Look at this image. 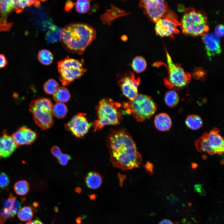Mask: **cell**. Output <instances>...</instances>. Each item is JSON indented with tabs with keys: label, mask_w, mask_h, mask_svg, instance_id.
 <instances>
[{
	"label": "cell",
	"mask_w": 224,
	"mask_h": 224,
	"mask_svg": "<svg viewBox=\"0 0 224 224\" xmlns=\"http://www.w3.org/2000/svg\"><path fill=\"white\" fill-rule=\"evenodd\" d=\"M107 145L110 161L114 167L125 170L140 167L142 156L131 136L126 129H110Z\"/></svg>",
	"instance_id": "obj_1"
},
{
	"label": "cell",
	"mask_w": 224,
	"mask_h": 224,
	"mask_svg": "<svg viewBox=\"0 0 224 224\" xmlns=\"http://www.w3.org/2000/svg\"><path fill=\"white\" fill-rule=\"evenodd\" d=\"M96 36V30L89 24L73 23L63 28L60 41L68 51L81 54Z\"/></svg>",
	"instance_id": "obj_2"
},
{
	"label": "cell",
	"mask_w": 224,
	"mask_h": 224,
	"mask_svg": "<svg viewBox=\"0 0 224 224\" xmlns=\"http://www.w3.org/2000/svg\"><path fill=\"white\" fill-rule=\"evenodd\" d=\"M121 108L120 103L110 98L101 100L96 107L97 119L91 123L94 131L100 130L106 125L119 124L124 114Z\"/></svg>",
	"instance_id": "obj_3"
},
{
	"label": "cell",
	"mask_w": 224,
	"mask_h": 224,
	"mask_svg": "<svg viewBox=\"0 0 224 224\" xmlns=\"http://www.w3.org/2000/svg\"><path fill=\"white\" fill-rule=\"evenodd\" d=\"M122 103L124 114H131L139 122L150 119L157 109L156 105L151 96L140 94L132 100Z\"/></svg>",
	"instance_id": "obj_4"
},
{
	"label": "cell",
	"mask_w": 224,
	"mask_h": 224,
	"mask_svg": "<svg viewBox=\"0 0 224 224\" xmlns=\"http://www.w3.org/2000/svg\"><path fill=\"white\" fill-rule=\"evenodd\" d=\"M180 23L183 33L192 36L203 35L209 30L206 16L192 7L185 10Z\"/></svg>",
	"instance_id": "obj_5"
},
{
	"label": "cell",
	"mask_w": 224,
	"mask_h": 224,
	"mask_svg": "<svg viewBox=\"0 0 224 224\" xmlns=\"http://www.w3.org/2000/svg\"><path fill=\"white\" fill-rule=\"evenodd\" d=\"M53 104L48 98L41 97L32 100L29 110L33 114L35 123L42 130L52 127L54 124Z\"/></svg>",
	"instance_id": "obj_6"
},
{
	"label": "cell",
	"mask_w": 224,
	"mask_h": 224,
	"mask_svg": "<svg viewBox=\"0 0 224 224\" xmlns=\"http://www.w3.org/2000/svg\"><path fill=\"white\" fill-rule=\"evenodd\" d=\"M82 60L67 56L58 62L59 79L63 86L69 85L74 80L80 78L86 72Z\"/></svg>",
	"instance_id": "obj_7"
},
{
	"label": "cell",
	"mask_w": 224,
	"mask_h": 224,
	"mask_svg": "<svg viewBox=\"0 0 224 224\" xmlns=\"http://www.w3.org/2000/svg\"><path fill=\"white\" fill-rule=\"evenodd\" d=\"M166 51L169 75L164 79V85L176 91L183 89L189 83L191 75L179 65L174 63L166 49Z\"/></svg>",
	"instance_id": "obj_8"
},
{
	"label": "cell",
	"mask_w": 224,
	"mask_h": 224,
	"mask_svg": "<svg viewBox=\"0 0 224 224\" xmlns=\"http://www.w3.org/2000/svg\"><path fill=\"white\" fill-rule=\"evenodd\" d=\"M139 6L143 9L144 14L155 23L165 17L170 10L167 3L163 0H141Z\"/></svg>",
	"instance_id": "obj_9"
},
{
	"label": "cell",
	"mask_w": 224,
	"mask_h": 224,
	"mask_svg": "<svg viewBox=\"0 0 224 224\" xmlns=\"http://www.w3.org/2000/svg\"><path fill=\"white\" fill-rule=\"evenodd\" d=\"M180 26L176 15L170 10L165 17L156 22L155 30L156 34L160 36H172L179 33L177 27Z\"/></svg>",
	"instance_id": "obj_10"
},
{
	"label": "cell",
	"mask_w": 224,
	"mask_h": 224,
	"mask_svg": "<svg viewBox=\"0 0 224 224\" xmlns=\"http://www.w3.org/2000/svg\"><path fill=\"white\" fill-rule=\"evenodd\" d=\"M86 114L79 113L65 124V129L71 132L76 137L82 138L87 134L91 123L88 122Z\"/></svg>",
	"instance_id": "obj_11"
},
{
	"label": "cell",
	"mask_w": 224,
	"mask_h": 224,
	"mask_svg": "<svg viewBox=\"0 0 224 224\" xmlns=\"http://www.w3.org/2000/svg\"><path fill=\"white\" fill-rule=\"evenodd\" d=\"M140 83V77H136L131 72L121 76L118 80V84L123 94L130 100L133 99L138 94V87Z\"/></svg>",
	"instance_id": "obj_12"
},
{
	"label": "cell",
	"mask_w": 224,
	"mask_h": 224,
	"mask_svg": "<svg viewBox=\"0 0 224 224\" xmlns=\"http://www.w3.org/2000/svg\"><path fill=\"white\" fill-rule=\"evenodd\" d=\"M11 136L18 147L30 145L37 138L36 132L25 126L20 127Z\"/></svg>",
	"instance_id": "obj_13"
},
{
	"label": "cell",
	"mask_w": 224,
	"mask_h": 224,
	"mask_svg": "<svg viewBox=\"0 0 224 224\" xmlns=\"http://www.w3.org/2000/svg\"><path fill=\"white\" fill-rule=\"evenodd\" d=\"M20 208V204L16 200V197L10 193L0 212V224H4L7 219L14 217Z\"/></svg>",
	"instance_id": "obj_14"
},
{
	"label": "cell",
	"mask_w": 224,
	"mask_h": 224,
	"mask_svg": "<svg viewBox=\"0 0 224 224\" xmlns=\"http://www.w3.org/2000/svg\"><path fill=\"white\" fill-rule=\"evenodd\" d=\"M202 39L207 54L210 59L212 57L221 53L220 39L215 33H207L202 35Z\"/></svg>",
	"instance_id": "obj_15"
},
{
	"label": "cell",
	"mask_w": 224,
	"mask_h": 224,
	"mask_svg": "<svg viewBox=\"0 0 224 224\" xmlns=\"http://www.w3.org/2000/svg\"><path fill=\"white\" fill-rule=\"evenodd\" d=\"M18 147L6 130L0 136V159L10 156Z\"/></svg>",
	"instance_id": "obj_16"
},
{
	"label": "cell",
	"mask_w": 224,
	"mask_h": 224,
	"mask_svg": "<svg viewBox=\"0 0 224 224\" xmlns=\"http://www.w3.org/2000/svg\"><path fill=\"white\" fill-rule=\"evenodd\" d=\"M209 144L215 153L223 155L224 152V139L219 130L214 128L208 134Z\"/></svg>",
	"instance_id": "obj_17"
},
{
	"label": "cell",
	"mask_w": 224,
	"mask_h": 224,
	"mask_svg": "<svg viewBox=\"0 0 224 224\" xmlns=\"http://www.w3.org/2000/svg\"><path fill=\"white\" fill-rule=\"evenodd\" d=\"M154 123L156 128L162 131L169 130L172 124L171 119L169 116L164 113H160L156 116Z\"/></svg>",
	"instance_id": "obj_18"
},
{
	"label": "cell",
	"mask_w": 224,
	"mask_h": 224,
	"mask_svg": "<svg viewBox=\"0 0 224 224\" xmlns=\"http://www.w3.org/2000/svg\"><path fill=\"white\" fill-rule=\"evenodd\" d=\"M47 25L48 31L46 35L47 42L54 43L60 41L63 29L50 22H47Z\"/></svg>",
	"instance_id": "obj_19"
},
{
	"label": "cell",
	"mask_w": 224,
	"mask_h": 224,
	"mask_svg": "<svg viewBox=\"0 0 224 224\" xmlns=\"http://www.w3.org/2000/svg\"><path fill=\"white\" fill-rule=\"evenodd\" d=\"M15 6V0L0 1V23H7V16Z\"/></svg>",
	"instance_id": "obj_20"
},
{
	"label": "cell",
	"mask_w": 224,
	"mask_h": 224,
	"mask_svg": "<svg viewBox=\"0 0 224 224\" xmlns=\"http://www.w3.org/2000/svg\"><path fill=\"white\" fill-rule=\"evenodd\" d=\"M208 132H205L195 141V146L199 152H207L208 154L212 155L215 154L211 147L208 142Z\"/></svg>",
	"instance_id": "obj_21"
},
{
	"label": "cell",
	"mask_w": 224,
	"mask_h": 224,
	"mask_svg": "<svg viewBox=\"0 0 224 224\" xmlns=\"http://www.w3.org/2000/svg\"><path fill=\"white\" fill-rule=\"evenodd\" d=\"M102 178L101 175L96 172H91L87 175L85 183L87 186L91 189L98 188L101 185Z\"/></svg>",
	"instance_id": "obj_22"
},
{
	"label": "cell",
	"mask_w": 224,
	"mask_h": 224,
	"mask_svg": "<svg viewBox=\"0 0 224 224\" xmlns=\"http://www.w3.org/2000/svg\"><path fill=\"white\" fill-rule=\"evenodd\" d=\"M185 123L189 128L193 130H196L202 127L203 121L199 115L191 114L187 117Z\"/></svg>",
	"instance_id": "obj_23"
},
{
	"label": "cell",
	"mask_w": 224,
	"mask_h": 224,
	"mask_svg": "<svg viewBox=\"0 0 224 224\" xmlns=\"http://www.w3.org/2000/svg\"><path fill=\"white\" fill-rule=\"evenodd\" d=\"M54 99L57 103L66 102L70 98V94L66 88L59 87L56 92L53 95Z\"/></svg>",
	"instance_id": "obj_24"
},
{
	"label": "cell",
	"mask_w": 224,
	"mask_h": 224,
	"mask_svg": "<svg viewBox=\"0 0 224 224\" xmlns=\"http://www.w3.org/2000/svg\"><path fill=\"white\" fill-rule=\"evenodd\" d=\"M147 63L145 59L141 56H137L133 59L131 66L136 72L139 73L143 72L146 68Z\"/></svg>",
	"instance_id": "obj_25"
},
{
	"label": "cell",
	"mask_w": 224,
	"mask_h": 224,
	"mask_svg": "<svg viewBox=\"0 0 224 224\" xmlns=\"http://www.w3.org/2000/svg\"><path fill=\"white\" fill-rule=\"evenodd\" d=\"M13 188L17 194L20 195H24L29 192L30 186L27 181L21 180L15 183Z\"/></svg>",
	"instance_id": "obj_26"
},
{
	"label": "cell",
	"mask_w": 224,
	"mask_h": 224,
	"mask_svg": "<svg viewBox=\"0 0 224 224\" xmlns=\"http://www.w3.org/2000/svg\"><path fill=\"white\" fill-rule=\"evenodd\" d=\"M180 100L179 96L177 93L174 90H170L165 94L164 101L166 104L169 107H172L176 106Z\"/></svg>",
	"instance_id": "obj_27"
},
{
	"label": "cell",
	"mask_w": 224,
	"mask_h": 224,
	"mask_svg": "<svg viewBox=\"0 0 224 224\" xmlns=\"http://www.w3.org/2000/svg\"><path fill=\"white\" fill-rule=\"evenodd\" d=\"M39 61L44 65H49L53 62L54 56L51 52L49 50L43 49L39 51L38 55Z\"/></svg>",
	"instance_id": "obj_28"
},
{
	"label": "cell",
	"mask_w": 224,
	"mask_h": 224,
	"mask_svg": "<svg viewBox=\"0 0 224 224\" xmlns=\"http://www.w3.org/2000/svg\"><path fill=\"white\" fill-rule=\"evenodd\" d=\"M68 110L66 105L62 103H57L53 105L52 113L58 119L64 118L67 113Z\"/></svg>",
	"instance_id": "obj_29"
},
{
	"label": "cell",
	"mask_w": 224,
	"mask_h": 224,
	"mask_svg": "<svg viewBox=\"0 0 224 224\" xmlns=\"http://www.w3.org/2000/svg\"><path fill=\"white\" fill-rule=\"evenodd\" d=\"M17 213L18 218L22 221L30 220L33 216L32 209L29 206H25L20 208Z\"/></svg>",
	"instance_id": "obj_30"
},
{
	"label": "cell",
	"mask_w": 224,
	"mask_h": 224,
	"mask_svg": "<svg viewBox=\"0 0 224 224\" xmlns=\"http://www.w3.org/2000/svg\"><path fill=\"white\" fill-rule=\"evenodd\" d=\"M59 87L58 83L55 80L50 79L46 81L43 85L45 92L49 95H54Z\"/></svg>",
	"instance_id": "obj_31"
},
{
	"label": "cell",
	"mask_w": 224,
	"mask_h": 224,
	"mask_svg": "<svg viewBox=\"0 0 224 224\" xmlns=\"http://www.w3.org/2000/svg\"><path fill=\"white\" fill-rule=\"evenodd\" d=\"M77 11L80 13H84L88 12L90 9V4L89 1L86 0H79L75 3Z\"/></svg>",
	"instance_id": "obj_32"
},
{
	"label": "cell",
	"mask_w": 224,
	"mask_h": 224,
	"mask_svg": "<svg viewBox=\"0 0 224 224\" xmlns=\"http://www.w3.org/2000/svg\"><path fill=\"white\" fill-rule=\"evenodd\" d=\"M192 76L196 80L204 81L206 78V74L204 70L199 68L194 70Z\"/></svg>",
	"instance_id": "obj_33"
},
{
	"label": "cell",
	"mask_w": 224,
	"mask_h": 224,
	"mask_svg": "<svg viewBox=\"0 0 224 224\" xmlns=\"http://www.w3.org/2000/svg\"><path fill=\"white\" fill-rule=\"evenodd\" d=\"M15 10L17 13L22 12L24 8L28 5V0H15Z\"/></svg>",
	"instance_id": "obj_34"
},
{
	"label": "cell",
	"mask_w": 224,
	"mask_h": 224,
	"mask_svg": "<svg viewBox=\"0 0 224 224\" xmlns=\"http://www.w3.org/2000/svg\"><path fill=\"white\" fill-rule=\"evenodd\" d=\"M10 183L8 176L5 173H0V188L5 189L7 187Z\"/></svg>",
	"instance_id": "obj_35"
},
{
	"label": "cell",
	"mask_w": 224,
	"mask_h": 224,
	"mask_svg": "<svg viewBox=\"0 0 224 224\" xmlns=\"http://www.w3.org/2000/svg\"><path fill=\"white\" fill-rule=\"evenodd\" d=\"M57 159L61 165L65 166L67 165L71 160V157L68 154L62 153L57 158Z\"/></svg>",
	"instance_id": "obj_36"
},
{
	"label": "cell",
	"mask_w": 224,
	"mask_h": 224,
	"mask_svg": "<svg viewBox=\"0 0 224 224\" xmlns=\"http://www.w3.org/2000/svg\"><path fill=\"white\" fill-rule=\"evenodd\" d=\"M224 28L223 25H217L215 28V34L219 37H222L224 35Z\"/></svg>",
	"instance_id": "obj_37"
},
{
	"label": "cell",
	"mask_w": 224,
	"mask_h": 224,
	"mask_svg": "<svg viewBox=\"0 0 224 224\" xmlns=\"http://www.w3.org/2000/svg\"><path fill=\"white\" fill-rule=\"evenodd\" d=\"M51 151L53 155L57 158L62 153L59 147L56 146L52 147Z\"/></svg>",
	"instance_id": "obj_38"
},
{
	"label": "cell",
	"mask_w": 224,
	"mask_h": 224,
	"mask_svg": "<svg viewBox=\"0 0 224 224\" xmlns=\"http://www.w3.org/2000/svg\"><path fill=\"white\" fill-rule=\"evenodd\" d=\"M12 23H0V32L9 30L12 26Z\"/></svg>",
	"instance_id": "obj_39"
},
{
	"label": "cell",
	"mask_w": 224,
	"mask_h": 224,
	"mask_svg": "<svg viewBox=\"0 0 224 224\" xmlns=\"http://www.w3.org/2000/svg\"><path fill=\"white\" fill-rule=\"evenodd\" d=\"M7 61L2 54H0V69L5 67L7 64Z\"/></svg>",
	"instance_id": "obj_40"
},
{
	"label": "cell",
	"mask_w": 224,
	"mask_h": 224,
	"mask_svg": "<svg viewBox=\"0 0 224 224\" xmlns=\"http://www.w3.org/2000/svg\"><path fill=\"white\" fill-rule=\"evenodd\" d=\"M75 5V3L71 1H68L65 3L64 9L67 11H68L71 9Z\"/></svg>",
	"instance_id": "obj_41"
},
{
	"label": "cell",
	"mask_w": 224,
	"mask_h": 224,
	"mask_svg": "<svg viewBox=\"0 0 224 224\" xmlns=\"http://www.w3.org/2000/svg\"><path fill=\"white\" fill-rule=\"evenodd\" d=\"M194 189L195 190L199 193H202L203 191L202 189V185L200 184H196L194 186Z\"/></svg>",
	"instance_id": "obj_42"
},
{
	"label": "cell",
	"mask_w": 224,
	"mask_h": 224,
	"mask_svg": "<svg viewBox=\"0 0 224 224\" xmlns=\"http://www.w3.org/2000/svg\"><path fill=\"white\" fill-rule=\"evenodd\" d=\"M158 224H173L172 222L168 219H164L161 221Z\"/></svg>",
	"instance_id": "obj_43"
},
{
	"label": "cell",
	"mask_w": 224,
	"mask_h": 224,
	"mask_svg": "<svg viewBox=\"0 0 224 224\" xmlns=\"http://www.w3.org/2000/svg\"><path fill=\"white\" fill-rule=\"evenodd\" d=\"M89 196L90 199L92 200L95 199L96 197V195L94 194L90 195Z\"/></svg>",
	"instance_id": "obj_44"
},
{
	"label": "cell",
	"mask_w": 224,
	"mask_h": 224,
	"mask_svg": "<svg viewBox=\"0 0 224 224\" xmlns=\"http://www.w3.org/2000/svg\"><path fill=\"white\" fill-rule=\"evenodd\" d=\"M82 219L81 217H78L76 219V222L77 224H80L82 221Z\"/></svg>",
	"instance_id": "obj_45"
},
{
	"label": "cell",
	"mask_w": 224,
	"mask_h": 224,
	"mask_svg": "<svg viewBox=\"0 0 224 224\" xmlns=\"http://www.w3.org/2000/svg\"><path fill=\"white\" fill-rule=\"evenodd\" d=\"M37 1L36 0H28V6H30L32 4H34Z\"/></svg>",
	"instance_id": "obj_46"
},
{
	"label": "cell",
	"mask_w": 224,
	"mask_h": 224,
	"mask_svg": "<svg viewBox=\"0 0 224 224\" xmlns=\"http://www.w3.org/2000/svg\"><path fill=\"white\" fill-rule=\"evenodd\" d=\"M75 191L78 193H81L82 189L79 187H77L75 189Z\"/></svg>",
	"instance_id": "obj_47"
},
{
	"label": "cell",
	"mask_w": 224,
	"mask_h": 224,
	"mask_svg": "<svg viewBox=\"0 0 224 224\" xmlns=\"http://www.w3.org/2000/svg\"><path fill=\"white\" fill-rule=\"evenodd\" d=\"M33 224H44L41 221L38 220H36L35 221H34Z\"/></svg>",
	"instance_id": "obj_48"
},
{
	"label": "cell",
	"mask_w": 224,
	"mask_h": 224,
	"mask_svg": "<svg viewBox=\"0 0 224 224\" xmlns=\"http://www.w3.org/2000/svg\"><path fill=\"white\" fill-rule=\"evenodd\" d=\"M34 221H30L27 222L25 224H33Z\"/></svg>",
	"instance_id": "obj_49"
}]
</instances>
